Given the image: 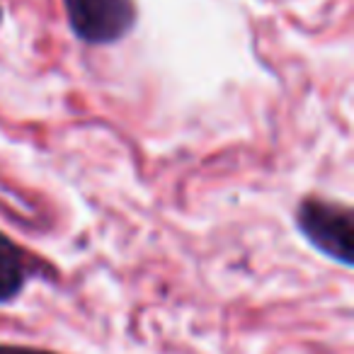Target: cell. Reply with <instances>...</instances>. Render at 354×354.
Returning a JSON list of instances; mask_svg holds the SVG:
<instances>
[{
	"label": "cell",
	"mask_w": 354,
	"mask_h": 354,
	"mask_svg": "<svg viewBox=\"0 0 354 354\" xmlns=\"http://www.w3.org/2000/svg\"><path fill=\"white\" fill-rule=\"evenodd\" d=\"M71 30L88 44H112L136 25L133 0H64Z\"/></svg>",
	"instance_id": "6da1fadb"
},
{
	"label": "cell",
	"mask_w": 354,
	"mask_h": 354,
	"mask_svg": "<svg viewBox=\"0 0 354 354\" xmlns=\"http://www.w3.org/2000/svg\"><path fill=\"white\" fill-rule=\"evenodd\" d=\"M301 231L325 255L349 265L354 257V226L349 212L325 202H306L299 212Z\"/></svg>",
	"instance_id": "7a4b0ae2"
},
{
	"label": "cell",
	"mask_w": 354,
	"mask_h": 354,
	"mask_svg": "<svg viewBox=\"0 0 354 354\" xmlns=\"http://www.w3.org/2000/svg\"><path fill=\"white\" fill-rule=\"evenodd\" d=\"M22 286V262L15 245L0 236V301H8Z\"/></svg>",
	"instance_id": "3957f363"
},
{
	"label": "cell",
	"mask_w": 354,
	"mask_h": 354,
	"mask_svg": "<svg viewBox=\"0 0 354 354\" xmlns=\"http://www.w3.org/2000/svg\"><path fill=\"white\" fill-rule=\"evenodd\" d=\"M0 354H46L37 349H22V347H0Z\"/></svg>",
	"instance_id": "277c9868"
}]
</instances>
